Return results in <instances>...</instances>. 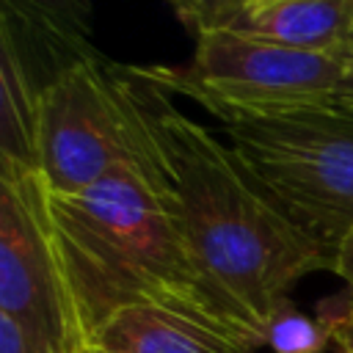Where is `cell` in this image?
Masks as SVG:
<instances>
[{
  "label": "cell",
  "instance_id": "cell-1",
  "mask_svg": "<svg viewBox=\"0 0 353 353\" xmlns=\"http://www.w3.org/2000/svg\"><path fill=\"white\" fill-rule=\"evenodd\" d=\"M143 174L160 190L176 229L226 314L262 345L265 323L292 287L334 270V251L298 229L254 182L243 160L143 66H110Z\"/></svg>",
  "mask_w": 353,
  "mask_h": 353
},
{
  "label": "cell",
  "instance_id": "cell-2",
  "mask_svg": "<svg viewBox=\"0 0 353 353\" xmlns=\"http://www.w3.org/2000/svg\"><path fill=\"white\" fill-rule=\"evenodd\" d=\"M47 207L88 342L113 312L135 303L182 309L254 339L212 295L143 168L119 165L74 196L47 193Z\"/></svg>",
  "mask_w": 353,
  "mask_h": 353
},
{
  "label": "cell",
  "instance_id": "cell-3",
  "mask_svg": "<svg viewBox=\"0 0 353 353\" xmlns=\"http://www.w3.org/2000/svg\"><path fill=\"white\" fill-rule=\"evenodd\" d=\"M226 143L262 193L328 251L353 232V110L331 102L221 116Z\"/></svg>",
  "mask_w": 353,
  "mask_h": 353
},
{
  "label": "cell",
  "instance_id": "cell-4",
  "mask_svg": "<svg viewBox=\"0 0 353 353\" xmlns=\"http://www.w3.org/2000/svg\"><path fill=\"white\" fill-rule=\"evenodd\" d=\"M174 91L210 116H270L331 105L347 77V58L306 52L229 28L196 36L188 69H154Z\"/></svg>",
  "mask_w": 353,
  "mask_h": 353
},
{
  "label": "cell",
  "instance_id": "cell-5",
  "mask_svg": "<svg viewBox=\"0 0 353 353\" xmlns=\"http://www.w3.org/2000/svg\"><path fill=\"white\" fill-rule=\"evenodd\" d=\"M0 314L58 353H83L88 334L72 298L36 168L0 157Z\"/></svg>",
  "mask_w": 353,
  "mask_h": 353
},
{
  "label": "cell",
  "instance_id": "cell-6",
  "mask_svg": "<svg viewBox=\"0 0 353 353\" xmlns=\"http://www.w3.org/2000/svg\"><path fill=\"white\" fill-rule=\"evenodd\" d=\"M36 157L47 193L61 196L94 188L119 165L141 168L108 61L80 58L44 85Z\"/></svg>",
  "mask_w": 353,
  "mask_h": 353
},
{
  "label": "cell",
  "instance_id": "cell-7",
  "mask_svg": "<svg viewBox=\"0 0 353 353\" xmlns=\"http://www.w3.org/2000/svg\"><path fill=\"white\" fill-rule=\"evenodd\" d=\"M88 345L110 353H254L259 347L229 325L160 303L113 312Z\"/></svg>",
  "mask_w": 353,
  "mask_h": 353
},
{
  "label": "cell",
  "instance_id": "cell-8",
  "mask_svg": "<svg viewBox=\"0 0 353 353\" xmlns=\"http://www.w3.org/2000/svg\"><path fill=\"white\" fill-rule=\"evenodd\" d=\"M229 30L292 50L347 58L353 0H248Z\"/></svg>",
  "mask_w": 353,
  "mask_h": 353
},
{
  "label": "cell",
  "instance_id": "cell-9",
  "mask_svg": "<svg viewBox=\"0 0 353 353\" xmlns=\"http://www.w3.org/2000/svg\"><path fill=\"white\" fill-rule=\"evenodd\" d=\"M0 28L28 55H47L58 69L94 55L88 44L91 0H0Z\"/></svg>",
  "mask_w": 353,
  "mask_h": 353
},
{
  "label": "cell",
  "instance_id": "cell-10",
  "mask_svg": "<svg viewBox=\"0 0 353 353\" xmlns=\"http://www.w3.org/2000/svg\"><path fill=\"white\" fill-rule=\"evenodd\" d=\"M44 85L19 55L8 33L0 30V157L39 171V99Z\"/></svg>",
  "mask_w": 353,
  "mask_h": 353
},
{
  "label": "cell",
  "instance_id": "cell-11",
  "mask_svg": "<svg viewBox=\"0 0 353 353\" xmlns=\"http://www.w3.org/2000/svg\"><path fill=\"white\" fill-rule=\"evenodd\" d=\"M262 345H268L273 353H325L334 339L317 317H309L292 303H284L265 323Z\"/></svg>",
  "mask_w": 353,
  "mask_h": 353
},
{
  "label": "cell",
  "instance_id": "cell-12",
  "mask_svg": "<svg viewBox=\"0 0 353 353\" xmlns=\"http://www.w3.org/2000/svg\"><path fill=\"white\" fill-rule=\"evenodd\" d=\"M317 320L328 328L334 345L342 353H353V295L342 292L317 306Z\"/></svg>",
  "mask_w": 353,
  "mask_h": 353
},
{
  "label": "cell",
  "instance_id": "cell-13",
  "mask_svg": "<svg viewBox=\"0 0 353 353\" xmlns=\"http://www.w3.org/2000/svg\"><path fill=\"white\" fill-rule=\"evenodd\" d=\"M0 353H58V350L30 328L0 314Z\"/></svg>",
  "mask_w": 353,
  "mask_h": 353
},
{
  "label": "cell",
  "instance_id": "cell-14",
  "mask_svg": "<svg viewBox=\"0 0 353 353\" xmlns=\"http://www.w3.org/2000/svg\"><path fill=\"white\" fill-rule=\"evenodd\" d=\"M334 273L345 281V292L353 295V232L334 251Z\"/></svg>",
  "mask_w": 353,
  "mask_h": 353
},
{
  "label": "cell",
  "instance_id": "cell-15",
  "mask_svg": "<svg viewBox=\"0 0 353 353\" xmlns=\"http://www.w3.org/2000/svg\"><path fill=\"white\" fill-rule=\"evenodd\" d=\"M334 102L347 108V110H353V69H347V77H345V83H342V88H339Z\"/></svg>",
  "mask_w": 353,
  "mask_h": 353
},
{
  "label": "cell",
  "instance_id": "cell-16",
  "mask_svg": "<svg viewBox=\"0 0 353 353\" xmlns=\"http://www.w3.org/2000/svg\"><path fill=\"white\" fill-rule=\"evenodd\" d=\"M83 353H110V350H102V347H97V345H88Z\"/></svg>",
  "mask_w": 353,
  "mask_h": 353
},
{
  "label": "cell",
  "instance_id": "cell-17",
  "mask_svg": "<svg viewBox=\"0 0 353 353\" xmlns=\"http://www.w3.org/2000/svg\"><path fill=\"white\" fill-rule=\"evenodd\" d=\"M347 63H353V33H350V44H347Z\"/></svg>",
  "mask_w": 353,
  "mask_h": 353
},
{
  "label": "cell",
  "instance_id": "cell-18",
  "mask_svg": "<svg viewBox=\"0 0 353 353\" xmlns=\"http://www.w3.org/2000/svg\"><path fill=\"white\" fill-rule=\"evenodd\" d=\"M347 69H353V63H347Z\"/></svg>",
  "mask_w": 353,
  "mask_h": 353
}]
</instances>
